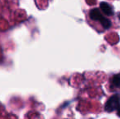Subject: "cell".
<instances>
[{"mask_svg":"<svg viewBox=\"0 0 120 119\" xmlns=\"http://www.w3.org/2000/svg\"><path fill=\"white\" fill-rule=\"evenodd\" d=\"M90 18L93 21H100L102 26L105 28V29H109L111 26V21H109V19L105 18L102 14L101 12L100 11L99 9L97 8H94L92 9V11H90Z\"/></svg>","mask_w":120,"mask_h":119,"instance_id":"cell-1","label":"cell"},{"mask_svg":"<svg viewBox=\"0 0 120 119\" xmlns=\"http://www.w3.org/2000/svg\"><path fill=\"white\" fill-rule=\"evenodd\" d=\"M120 107V99L118 95H114L108 99L105 105V110L108 113L117 110Z\"/></svg>","mask_w":120,"mask_h":119,"instance_id":"cell-2","label":"cell"},{"mask_svg":"<svg viewBox=\"0 0 120 119\" xmlns=\"http://www.w3.org/2000/svg\"><path fill=\"white\" fill-rule=\"evenodd\" d=\"M101 7V9L102 10V11L107 16H112L114 14V11H113V8L109 3H105V2H102L100 4Z\"/></svg>","mask_w":120,"mask_h":119,"instance_id":"cell-3","label":"cell"},{"mask_svg":"<svg viewBox=\"0 0 120 119\" xmlns=\"http://www.w3.org/2000/svg\"><path fill=\"white\" fill-rule=\"evenodd\" d=\"M111 83L114 87L117 88L120 87V73L119 74L114 75V77L112 78V80H111Z\"/></svg>","mask_w":120,"mask_h":119,"instance_id":"cell-4","label":"cell"},{"mask_svg":"<svg viewBox=\"0 0 120 119\" xmlns=\"http://www.w3.org/2000/svg\"><path fill=\"white\" fill-rule=\"evenodd\" d=\"M117 110H118V116L120 117V107H119V108H118Z\"/></svg>","mask_w":120,"mask_h":119,"instance_id":"cell-5","label":"cell"},{"mask_svg":"<svg viewBox=\"0 0 120 119\" xmlns=\"http://www.w3.org/2000/svg\"><path fill=\"white\" fill-rule=\"evenodd\" d=\"M119 17H120V15H119Z\"/></svg>","mask_w":120,"mask_h":119,"instance_id":"cell-6","label":"cell"}]
</instances>
